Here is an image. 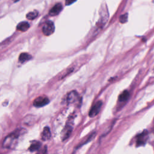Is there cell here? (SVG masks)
Returning a JSON list of instances; mask_svg holds the SVG:
<instances>
[{
	"mask_svg": "<svg viewBox=\"0 0 154 154\" xmlns=\"http://www.w3.org/2000/svg\"><path fill=\"white\" fill-rule=\"evenodd\" d=\"M20 133V130H16L9 134L7 137L4 139L2 146L4 147L7 149H13L15 147L18 140V138L19 137Z\"/></svg>",
	"mask_w": 154,
	"mask_h": 154,
	"instance_id": "1",
	"label": "cell"
},
{
	"mask_svg": "<svg viewBox=\"0 0 154 154\" xmlns=\"http://www.w3.org/2000/svg\"><path fill=\"white\" fill-rule=\"evenodd\" d=\"M55 30V26L54 24L51 21H48L46 22L45 25L43 26L42 31L43 33L45 35H51Z\"/></svg>",
	"mask_w": 154,
	"mask_h": 154,
	"instance_id": "2",
	"label": "cell"
},
{
	"mask_svg": "<svg viewBox=\"0 0 154 154\" xmlns=\"http://www.w3.org/2000/svg\"><path fill=\"white\" fill-rule=\"evenodd\" d=\"M102 105V102L101 101H97L96 102L91 108L89 113H88V116L90 117H93L94 116H96L99 112V111L101 108V106Z\"/></svg>",
	"mask_w": 154,
	"mask_h": 154,
	"instance_id": "3",
	"label": "cell"
},
{
	"mask_svg": "<svg viewBox=\"0 0 154 154\" xmlns=\"http://www.w3.org/2000/svg\"><path fill=\"white\" fill-rule=\"evenodd\" d=\"M49 99L45 96H39L34 99L33 105L35 107H42L49 103Z\"/></svg>",
	"mask_w": 154,
	"mask_h": 154,
	"instance_id": "4",
	"label": "cell"
},
{
	"mask_svg": "<svg viewBox=\"0 0 154 154\" xmlns=\"http://www.w3.org/2000/svg\"><path fill=\"white\" fill-rule=\"evenodd\" d=\"M147 139V131H144L142 133L139 134L137 139V146L144 145Z\"/></svg>",
	"mask_w": 154,
	"mask_h": 154,
	"instance_id": "5",
	"label": "cell"
},
{
	"mask_svg": "<svg viewBox=\"0 0 154 154\" xmlns=\"http://www.w3.org/2000/svg\"><path fill=\"white\" fill-rule=\"evenodd\" d=\"M79 99V94L76 91H72L69 93L66 97V100L68 103H73L76 102Z\"/></svg>",
	"mask_w": 154,
	"mask_h": 154,
	"instance_id": "6",
	"label": "cell"
},
{
	"mask_svg": "<svg viewBox=\"0 0 154 154\" xmlns=\"http://www.w3.org/2000/svg\"><path fill=\"white\" fill-rule=\"evenodd\" d=\"M72 131V128L70 125H67L61 132V139L62 140H66L70 135Z\"/></svg>",
	"mask_w": 154,
	"mask_h": 154,
	"instance_id": "7",
	"label": "cell"
},
{
	"mask_svg": "<svg viewBox=\"0 0 154 154\" xmlns=\"http://www.w3.org/2000/svg\"><path fill=\"white\" fill-rule=\"evenodd\" d=\"M63 7L61 4L60 3H58L57 4H55L49 11V14L51 16H56L58 15L60 11L62 10Z\"/></svg>",
	"mask_w": 154,
	"mask_h": 154,
	"instance_id": "8",
	"label": "cell"
},
{
	"mask_svg": "<svg viewBox=\"0 0 154 154\" xmlns=\"http://www.w3.org/2000/svg\"><path fill=\"white\" fill-rule=\"evenodd\" d=\"M51 136L50 129L49 127H45L42 133V139L44 141L48 140Z\"/></svg>",
	"mask_w": 154,
	"mask_h": 154,
	"instance_id": "9",
	"label": "cell"
},
{
	"mask_svg": "<svg viewBox=\"0 0 154 154\" xmlns=\"http://www.w3.org/2000/svg\"><path fill=\"white\" fill-rule=\"evenodd\" d=\"M29 28V24L27 22H21L17 26V29L20 31H26Z\"/></svg>",
	"mask_w": 154,
	"mask_h": 154,
	"instance_id": "10",
	"label": "cell"
},
{
	"mask_svg": "<svg viewBox=\"0 0 154 154\" xmlns=\"http://www.w3.org/2000/svg\"><path fill=\"white\" fill-rule=\"evenodd\" d=\"M31 58V55L28 53L23 52L19 57V61L21 63H24Z\"/></svg>",
	"mask_w": 154,
	"mask_h": 154,
	"instance_id": "11",
	"label": "cell"
},
{
	"mask_svg": "<svg viewBox=\"0 0 154 154\" xmlns=\"http://www.w3.org/2000/svg\"><path fill=\"white\" fill-rule=\"evenodd\" d=\"M40 147H41V143L37 141H34L31 144L30 147H29V150L31 152H34L38 150L40 148Z\"/></svg>",
	"mask_w": 154,
	"mask_h": 154,
	"instance_id": "12",
	"label": "cell"
},
{
	"mask_svg": "<svg viewBox=\"0 0 154 154\" xmlns=\"http://www.w3.org/2000/svg\"><path fill=\"white\" fill-rule=\"evenodd\" d=\"M129 97V93L128 91L125 90L120 94L119 97V100L120 102H125L128 99Z\"/></svg>",
	"mask_w": 154,
	"mask_h": 154,
	"instance_id": "13",
	"label": "cell"
},
{
	"mask_svg": "<svg viewBox=\"0 0 154 154\" xmlns=\"http://www.w3.org/2000/svg\"><path fill=\"white\" fill-rule=\"evenodd\" d=\"M38 15V12L37 11H33L28 13L26 14V18L29 20H32L35 19Z\"/></svg>",
	"mask_w": 154,
	"mask_h": 154,
	"instance_id": "14",
	"label": "cell"
},
{
	"mask_svg": "<svg viewBox=\"0 0 154 154\" xmlns=\"http://www.w3.org/2000/svg\"><path fill=\"white\" fill-rule=\"evenodd\" d=\"M128 14L127 13H125L123 15H121L120 16V18H119V21L120 23H125L127 22L128 20Z\"/></svg>",
	"mask_w": 154,
	"mask_h": 154,
	"instance_id": "15",
	"label": "cell"
},
{
	"mask_svg": "<svg viewBox=\"0 0 154 154\" xmlns=\"http://www.w3.org/2000/svg\"><path fill=\"white\" fill-rule=\"evenodd\" d=\"M76 0H66V4L67 5H70L72 4V3H73L75 1H76Z\"/></svg>",
	"mask_w": 154,
	"mask_h": 154,
	"instance_id": "16",
	"label": "cell"
},
{
	"mask_svg": "<svg viewBox=\"0 0 154 154\" xmlns=\"http://www.w3.org/2000/svg\"><path fill=\"white\" fill-rule=\"evenodd\" d=\"M13 1H14V2H17V1H19V0H13Z\"/></svg>",
	"mask_w": 154,
	"mask_h": 154,
	"instance_id": "17",
	"label": "cell"
}]
</instances>
